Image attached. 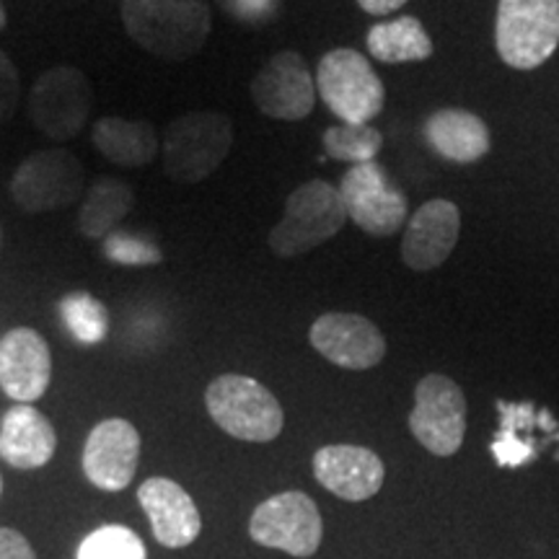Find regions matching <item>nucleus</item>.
I'll list each match as a JSON object with an SVG mask.
<instances>
[{
    "instance_id": "nucleus-1",
    "label": "nucleus",
    "mask_w": 559,
    "mask_h": 559,
    "mask_svg": "<svg viewBox=\"0 0 559 559\" xmlns=\"http://www.w3.org/2000/svg\"><path fill=\"white\" fill-rule=\"evenodd\" d=\"M122 24L140 50L185 62L207 45L210 9L202 0H122Z\"/></svg>"
},
{
    "instance_id": "nucleus-2",
    "label": "nucleus",
    "mask_w": 559,
    "mask_h": 559,
    "mask_svg": "<svg viewBox=\"0 0 559 559\" xmlns=\"http://www.w3.org/2000/svg\"><path fill=\"white\" fill-rule=\"evenodd\" d=\"M347 223V210L337 187L311 179L285 200V213L270 230L272 254L293 260L337 236Z\"/></svg>"
},
{
    "instance_id": "nucleus-3",
    "label": "nucleus",
    "mask_w": 559,
    "mask_h": 559,
    "mask_svg": "<svg viewBox=\"0 0 559 559\" xmlns=\"http://www.w3.org/2000/svg\"><path fill=\"white\" fill-rule=\"evenodd\" d=\"M234 145V124L221 111H187L164 132V171L177 185L207 179Z\"/></svg>"
},
{
    "instance_id": "nucleus-4",
    "label": "nucleus",
    "mask_w": 559,
    "mask_h": 559,
    "mask_svg": "<svg viewBox=\"0 0 559 559\" xmlns=\"http://www.w3.org/2000/svg\"><path fill=\"white\" fill-rule=\"evenodd\" d=\"M213 423L230 438L249 443H270L283 432L285 415L275 394L249 376H218L205 391Z\"/></svg>"
},
{
    "instance_id": "nucleus-5",
    "label": "nucleus",
    "mask_w": 559,
    "mask_h": 559,
    "mask_svg": "<svg viewBox=\"0 0 559 559\" xmlns=\"http://www.w3.org/2000/svg\"><path fill=\"white\" fill-rule=\"evenodd\" d=\"M317 91L326 109L347 124H370L386 104V88L370 60L347 47L319 60Z\"/></svg>"
},
{
    "instance_id": "nucleus-6",
    "label": "nucleus",
    "mask_w": 559,
    "mask_h": 559,
    "mask_svg": "<svg viewBox=\"0 0 559 559\" xmlns=\"http://www.w3.org/2000/svg\"><path fill=\"white\" fill-rule=\"evenodd\" d=\"M495 47L515 70H534L559 47V0H500Z\"/></svg>"
},
{
    "instance_id": "nucleus-7",
    "label": "nucleus",
    "mask_w": 559,
    "mask_h": 559,
    "mask_svg": "<svg viewBox=\"0 0 559 559\" xmlns=\"http://www.w3.org/2000/svg\"><path fill=\"white\" fill-rule=\"evenodd\" d=\"M86 190V169L73 151H37L19 164L11 198L24 213H52L70 207Z\"/></svg>"
},
{
    "instance_id": "nucleus-8",
    "label": "nucleus",
    "mask_w": 559,
    "mask_h": 559,
    "mask_svg": "<svg viewBox=\"0 0 559 559\" xmlns=\"http://www.w3.org/2000/svg\"><path fill=\"white\" fill-rule=\"evenodd\" d=\"M29 120L50 140H70L86 128L94 109L88 75L73 66L45 70L29 91Z\"/></svg>"
},
{
    "instance_id": "nucleus-9",
    "label": "nucleus",
    "mask_w": 559,
    "mask_h": 559,
    "mask_svg": "<svg viewBox=\"0 0 559 559\" xmlns=\"http://www.w3.org/2000/svg\"><path fill=\"white\" fill-rule=\"evenodd\" d=\"M347 221L376 239L394 236L409 221V202L376 160L349 166L340 185Z\"/></svg>"
},
{
    "instance_id": "nucleus-10",
    "label": "nucleus",
    "mask_w": 559,
    "mask_h": 559,
    "mask_svg": "<svg viewBox=\"0 0 559 559\" xmlns=\"http://www.w3.org/2000/svg\"><path fill=\"white\" fill-rule=\"evenodd\" d=\"M249 534L267 549H280L290 557H311L324 536V523L309 495L280 492L257 506Z\"/></svg>"
},
{
    "instance_id": "nucleus-11",
    "label": "nucleus",
    "mask_w": 559,
    "mask_h": 559,
    "mask_svg": "<svg viewBox=\"0 0 559 559\" xmlns=\"http://www.w3.org/2000/svg\"><path fill=\"white\" fill-rule=\"evenodd\" d=\"M409 430L436 456H453L466 436V396L449 376L430 373L417 383Z\"/></svg>"
},
{
    "instance_id": "nucleus-12",
    "label": "nucleus",
    "mask_w": 559,
    "mask_h": 559,
    "mask_svg": "<svg viewBox=\"0 0 559 559\" xmlns=\"http://www.w3.org/2000/svg\"><path fill=\"white\" fill-rule=\"evenodd\" d=\"M251 99L270 120L300 122L317 104V81L298 52L283 50L272 55L254 75Z\"/></svg>"
},
{
    "instance_id": "nucleus-13",
    "label": "nucleus",
    "mask_w": 559,
    "mask_h": 559,
    "mask_svg": "<svg viewBox=\"0 0 559 559\" xmlns=\"http://www.w3.org/2000/svg\"><path fill=\"white\" fill-rule=\"evenodd\" d=\"M309 340L321 358L345 370H368L386 355L381 330L360 313H324L311 324Z\"/></svg>"
},
{
    "instance_id": "nucleus-14",
    "label": "nucleus",
    "mask_w": 559,
    "mask_h": 559,
    "mask_svg": "<svg viewBox=\"0 0 559 559\" xmlns=\"http://www.w3.org/2000/svg\"><path fill=\"white\" fill-rule=\"evenodd\" d=\"M140 461V432L122 417L104 419L88 432L83 445V474L104 492L130 487Z\"/></svg>"
},
{
    "instance_id": "nucleus-15",
    "label": "nucleus",
    "mask_w": 559,
    "mask_h": 559,
    "mask_svg": "<svg viewBox=\"0 0 559 559\" xmlns=\"http://www.w3.org/2000/svg\"><path fill=\"white\" fill-rule=\"evenodd\" d=\"M52 381V353L45 337L16 326L0 340V389L16 404L39 402Z\"/></svg>"
},
{
    "instance_id": "nucleus-16",
    "label": "nucleus",
    "mask_w": 559,
    "mask_h": 559,
    "mask_svg": "<svg viewBox=\"0 0 559 559\" xmlns=\"http://www.w3.org/2000/svg\"><path fill=\"white\" fill-rule=\"evenodd\" d=\"M461 230V213L456 202L430 200L407 221L402 239V260L409 270L428 272L440 264L456 249Z\"/></svg>"
},
{
    "instance_id": "nucleus-17",
    "label": "nucleus",
    "mask_w": 559,
    "mask_h": 559,
    "mask_svg": "<svg viewBox=\"0 0 559 559\" xmlns=\"http://www.w3.org/2000/svg\"><path fill=\"white\" fill-rule=\"evenodd\" d=\"M313 477L342 500L362 502L383 487V461L362 445H324L313 453Z\"/></svg>"
},
{
    "instance_id": "nucleus-18",
    "label": "nucleus",
    "mask_w": 559,
    "mask_h": 559,
    "mask_svg": "<svg viewBox=\"0 0 559 559\" xmlns=\"http://www.w3.org/2000/svg\"><path fill=\"white\" fill-rule=\"evenodd\" d=\"M138 502L148 513L153 536L164 547L185 549L200 536V510L190 498V492L174 479H145L138 489Z\"/></svg>"
},
{
    "instance_id": "nucleus-19",
    "label": "nucleus",
    "mask_w": 559,
    "mask_h": 559,
    "mask_svg": "<svg viewBox=\"0 0 559 559\" xmlns=\"http://www.w3.org/2000/svg\"><path fill=\"white\" fill-rule=\"evenodd\" d=\"M55 449L52 423L32 404H16L0 417V459L13 469H41L52 461Z\"/></svg>"
},
{
    "instance_id": "nucleus-20",
    "label": "nucleus",
    "mask_w": 559,
    "mask_h": 559,
    "mask_svg": "<svg viewBox=\"0 0 559 559\" xmlns=\"http://www.w3.org/2000/svg\"><path fill=\"white\" fill-rule=\"evenodd\" d=\"M425 140L451 164H474L492 148V135L481 117L466 109H438L425 122Z\"/></svg>"
},
{
    "instance_id": "nucleus-21",
    "label": "nucleus",
    "mask_w": 559,
    "mask_h": 559,
    "mask_svg": "<svg viewBox=\"0 0 559 559\" xmlns=\"http://www.w3.org/2000/svg\"><path fill=\"white\" fill-rule=\"evenodd\" d=\"M91 143L111 164L122 169H143L156 160L160 140L148 120H124V117H102L91 130Z\"/></svg>"
},
{
    "instance_id": "nucleus-22",
    "label": "nucleus",
    "mask_w": 559,
    "mask_h": 559,
    "mask_svg": "<svg viewBox=\"0 0 559 559\" xmlns=\"http://www.w3.org/2000/svg\"><path fill=\"white\" fill-rule=\"evenodd\" d=\"M135 205V192L122 179L102 177L88 187L83 194V205L79 213V228L88 239H107L115 228L128 218Z\"/></svg>"
},
{
    "instance_id": "nucleus-23",
    "label": "nucleus",
    "mask_w": 559,
    "mask_h": 559,
    "mask_svg": "<svg viewBox=\"0 0 559 559\" xmlns=\"http://www.w3.org/2000/svg\"><path fill=\"white\" fill-rule=\"evenodd\" d=\"M368 52L386 66L400 62H423L432 55V39L415 16L381 21L368 29Z\"/></svg>"
},
{
    "instance_id": "nucleus-24",
    "label": "nucleus",
    "mask_w": 559,
    "mask_h": 559,
    "mask_svg": "<svg viewBox=\"0 0 559 559\" xmlns=\"http://www.w3.org/2000/svg\"><path fill=\"white\" fill-rule=\"evenodd\" d=\"M383 148V135L373 124H334L324 130V153L345 164H370Z\"/></svg>"
},
{
    "instance_id": "nucleus-25",
    "label": "nucleus",
    "mask_w": 559,
    "mask_h": 559,
    "mask_svg": "<svg viewBox=\"0 0 559 559\" xmlns=\"http://www.w3.org/2000/svg\"><path fill=\"white\" fill-rule=\"evenodd\" d=\"M60 313L62 319H66L70 334L79 342H83V345H99V342L107 340V309H104L102 300L88 296V293H68V296L60 300Z\"/></svg>"
},
{
    "instance_id": "nucleus-26",
    "label": "nucleus",
    "mask_w": 559,
    "mask_h": 559,
    "mask_svg": "<svg viewBox=\"0 0 559 559\" xmlns=\"http://www.w3.org/2000/svg\"><path fill=\"white\" fill-rule=\"evenodd\" d=\"M145 544L128 526H102L91 531L79 547V559H145Z\"/></svg>"
},
{
    "instance_id": "nucleus-27",
    "label": "nucleus",
    "mask_w": 559,
    "mask_h": 559,
    "mask_svg": "<svg viewBox=\"0 0 559 559\" xmlns=\"http://www.w3.org/2000/svg\"><path fill=\"white\" fill-rule=\"evenodd\" d=\"M104 254L115 264H135V267L160 262V251L151 241L132 234H117V230L104 239Z\"/></svg>"
},
{
    "instance_id": "nucleus-28",
    "label": "nucleus",
    "mask_w": 559,
    "mask_h": 559,
    "mask_svg": "<svg viewBox=\"0 0 559 559\" xmlns=\"http://www.w3.org/2000/svg\"><path fill=\"white\" fill-rule=\"evenodd\" d=\"M21 102V79L13 60L0 50V124L11 122Z\"/></svg>"
},
{
    "instance_id": "nucleus-29",
    "label": "nucleus",
    "mask_w": 559,
    "mask_h": 559,
    "mask_svg": "<svg viewBox=\"0 0 559 559\" xmlns=\"http://www.w3.org/2000/svg\"><path fill=\"white\" fill-rule=\"evenodd\" d=\"M492 453H495V459L500 461V464H508V466L523 464V461L531 459L528 445L519 443V438H515L510 430H506V436H502L500 440H495Z\"/></svg>"
},
{
    "instance_id": "nucleus-30",
    "label": "nucleus",
    "mask_w": 559,
    "mask_h": 559,
    "mask_svg": "<svg viewBox=\"0 0 559 559\" xmlns=\"http://www.w3.org/2000/svg\"><path fill=\"white\" fill-rule=\"evenodd\" d=\"M0 559H37L24 534L13 528H0Z\"/></svg>"
},
{
    "instance_id": "nucleus-31",
    "label": "nucleus",
    "mask_w": 559,
    "mask_h": 559,
    "mask_svg": "<svg viewBox=\"0 0 559 559\" xmlns=\"http://www.w3.org/2000/svg\"><path fill=\"white\" fill-rule=\"evenodd\" d=\"M358 5L366 13H373V16H386V13H394L402 5H407V0H358Z\"/></svg>"
},
{
    "instance_id": "nucleus-32",
    "label": "nucleus",
    "mask_w": 559,
    "mask_h": 559,
    "mask_svg": "<svg viewBox=\"0 0 559 559\" xmlns=\"http://www.w3.org/2000/svg\"><path fill=\"white\" fill-rule=\"evenodd\" d=\"M5 24H9V19H5V9H3V0H0V32L5 29Z\"/></svg>"
},
{
    "instance_id": "nucleus-33",
    "label": "nucleus",
    "mask_w": 559,
    "mask_h": 559,
    "mask_svg": "<svg viewBox=\"0 0 559 559\" xmlns=\"http://www.w3.org/2000/svg\"><path fill=\"white\" fill-rule=\"evenodd\" d=\"M0 492H3V479H0Z\"/></svg>"
}]
</instances>
